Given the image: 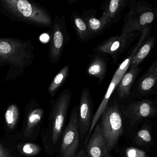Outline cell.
<instances>
[{
	"mask_svg": "<svg viewBox=\"0 0 157 157\" xmlns=\"http://www.w3.org/2000/svg\"><path fill=\"white\" fill-rule=\"evenodd\" d=\"M40 41L44 43H47L49 40V36L46 33H44L40 36Z\"/></svg>",
	"mask_w": 157,
	"mask_h": 157,
	"instance_id": "4316f807",
	"label": "cell"
},
{
	"mask_svg": "<svg viewBox=\"0 0 157 157\" xmlns=\"http://www.w3.org/2000/svg\"><path fill=\"white\" fill-rule=\"evenodd\" d=\"M125 155L126 157H149L146 151L133 147L126 149Z\"/></svg>",
	"mask_w": 157,
	"mask_h": 157,
	"instance_id": "d4e9b609",
	"label": "cell"
},
{
	"mask_svg": "<svg viewBox=\"0 0 157 157\" xmlns=\"http://www.w3.org/2000/svg\"><path fill=\"white\" fill-rule=\"evenodd\" d=\"M44 113V110L42 108H36L29 113L25 129V136H31L35 128L41 122Z\"/></svg>",
	"mask_w": 157,
	"mask_h": 157,
	"instance_id": "44dd1931",
	"label": "cell"
},
{
	"mask_svg": "<svg viewBox=\"0 0 157 157\" xmlns=\"http://www.w3.org/2000/svg\"><path fill=\"white\" fill-rule=\"evenodd\" d=\"M122 115L134 126L139 121L153 118L157 114V107L154 101L150 99L140 100L128 105L122 109Z\"/></svg>",
	"mask_w": 157,
	"mask_h": 157,
	"instance_id": "8992f818",
	"label": "cell"
},
{
	"mask_svg": "<svg viewBox=\"0 0 157 157\" xmlns=\"http://www.w3.org/2000/svg\"><path fill=\"white\" fill-rule=\"evenodd\" d=\"M4 2L5 7L20 19L47 26L52 24V20L47 13L26 0L7 1Z\"/></svg>",
	"mask_w": 157,
	"mask_h": 157,
	"instance_id": "277c9868",
	"label": "cell"
},
{
	"mask_svg": "<svg viewBox=\"0 0 157 157\" xmlns=\"http://www.w3.org/2000/svg\"><path fill=\"white\" fill-rule=\"evenodd\" d=\"M134 33L127 35L121 34L113 36L99 44L95 49L99 54L109 55L116 62L120 55L130 45L134 38Z\"/></svg>",
	"mask_w": 157,
	"mask_h": 157,
	"instance_id": "ba28073f",
	"label": "cell"
},
{
	"mask_svg": "<svg viewBox=\"0 0 157 157\" xmlns=\"http://www.w3.org/2000/svg\"><path fill=\"white\" fill-rule=\"evenodd\" d=\"M130 11L124 18V24L121 34L133 33L141 31L154 21L157 11L151 5L144 1H129Z\"/></svg>",
	"mask_w": 157,
	"mask_h": 157,
	"instance_id": "7a4b0ae2",
	"label": "cell"
},
{
	"mask_svg": "<svg viewBox=\"0 0 157 157\" xmlns=\"http://www.w3.org/2000/svg\"><path fill=\"white\" fill-rule=\"evenodd\" d=\"M155 36L149 37L146 41H145L132 58L129 67H138L139 65L149 55L155 45Z\"/></svg>",
	"mask_w": 157,
	"mask_h": 157,
	"instance_id": "ac0fdd59",
	"label": "cell"
},
{
	"mask_svg": "<svg viewBox=\"0 0 157 157\" xmlns=\"http://www.w3.org/2000/svg\"><path fill=\"white\" fill-rule=\"evenodd\" d=\"M157 81V61H153L140 80L138 90L143 95L148 94L153 90Z\"/></svg>",
	"mask_w": 157,
	"mask_h": 157,
	"instance_id": "5bb4252c",
	"label": "cell"
},
{
	"mask_svg": "<svg viewBox=\"0 0 157 157\" xmlns=\"http://www.w3.org/2000/svg\"><path fill=\"white\" fill-rule=\"evenodd\" d=\"M107 65V59L98 55L94 56L87 68V73L95 77L99 82H101L106 75Z\"/></svg>",
	"mask_w": 157,
	"mask_h": 157,
	"instance_id": "2e32d148",
	"label": "cell"
},
{
	"mask_svg": "<svg viewBox=\"0 0 157 157\" xmlns=\"http://www.w3.org/2000/svg\"><path fill=\"white\" fill-rule=\"evenodd\" d=\"M50 51V59L53 63H56L60 59L65 45L69 41L67 32L65 19L63 16H57L54 22Z\"/></svg>",
	"mask_w": 157,
	"mask_h": 157,
	"instance_id": "52a82bcc",
	"label": "cell"
},
{
	"mask_svg": "<svg viewBox=\"0 0 157 157\" xmlns=\"http://www.w3.org/2000/svg\"><path fill=\"white\" fill-rule=\"evenodd\" d=\"M140 71L139 67H130L122 77L116 87L118 97L120 99H124L129 96L131 86Z\"/></svg>",
	"mask_w": 157,
	"mask_h": 157,
	"instance_id": "4fadbf2b",
	"label": "cell"
},
{
	"mask_svg": "<svg viewBox=\"0 0 157 157\" xmlns=\"http://www.w3.org/2000/svg\"><path fill=\"white\" fill-rule=\"evenodd\" d=\"M72 97L69 89L64 90L54 102L50 118V141L53 147L56 146L63 132V128Z\"/></svg>",
	"mask_w": 157,
	"mask_h": 157,
	"instance_id": "3957f363",
	"label": "cell"
},
{
	"mask_svg": "<svg viewBox=\"0 0 157 157\" xmlns=\"http://www.w3.org/2000/svg\"><path fill=\"white\" fill-rule=\"evenodd\" d=\"M100 125L104 139L109 151L114 150L123 135L122 109L117 101L108 105L101 116Z\"/></svg>",
	"mask_w": 157,
	"mask_h": 157,
	"instance_id": "6da1fadb",
	"label": "cell"
},
{
	"mask_svg": "<svg viewBox=\"0 0 157 157\" xmlns=\"http://www.w3.org/2000/svg\"><path fill=\"white\" fill-rule=\"evenodd\" d=\"M78 114V106H75L71 111L69 121L62 134L60 157H74L78 152L80 141Z\"/></svg>",
	"mask_w": 157,
	"mask_h": 157,
	"instance_id": "5b68a950",
	"label": "cell"
},
{
	"mask_svg": "<svg viewBox=\"0 0 157 157\" xmlns=\"http://www.w3.org/2000/svg\"><path fill=\"white\" fill-rule=\"evenodd\" d=\"M71 21L74 25L77 36L82 42L88 41L90 38L89 29L86 22L77 12L73 11L71 14Z\"/></svg>",
	"mask_w": 157,
	"mask_h": 157,
	"instance_id": "d6986e66",
	"label": "cell"
},
{
	"mask_svg": "<svg viewBox=\"0 0 157 157\" xmlns=\"http://www.w3.org/2000/svg\"><path fill=\"white\" fill-rule=\"evenodd\" d=\"M96 11L93 9L84 11L81 17L89 29V40L101 34L112 25L103 13L100 19L96 17Z\"/></svg>",
	"mask_w": 157,
	"mask_h": 157,
	"instance_id": "7c38bea8",
	"label": "cell"
},
{
	"mask_svg": "<svg viewBox=\"0 0 157 157\" xmlns=\"http://www.w3.org/2000/svg\"><path fill=\"white\" fill-rule=\"evenodd\" d=\"M149 26L144 28L142 31H141V35L136 45L134 47L133 51L131 53L130 56L127 58L120 65L118 68L117 69L116 72L118 73H125L127 71L128 67L130 66L131 63V59L134 56V55L136 54V52L137 51L138 49L140 47L142 44L145 42L146 38L147 37L149 34Z\"/></svg>",
	"mask_w": 157,
	"mask_h": 157,
	"instance_id": "ffe728a7",
	"label": "cell"
},
{
	"mask_svg": "<svg viewBox=\"0 0 157 157\" xmlns=\"http://www.w3.org/2000/svg\"><path fill=\"white\" fill-rule=\"evenodd\" d=\"M0 157H12L10 151L0 143Z\"/></svg>",
	"mask_w": 157,
	"mask_h": 157,
	"instance_id": "484cf974",
	"label": "cell"
},
{
	"mask_svg": "<svg viewBox=\"0 0 157 157\" xmlns=\"http://www.w3.org/2000/svg\"><path fill=\"white\" fill-rule=\"evenodd\" d=\"M133 141L140 147H152L154 140L152 136V124L147 119L137 130L133 137Z\"/></svg>",
	"mask_w": 157,
	"mask_h": 157,
	"instance_id": "9a60e30c",
	"label": "cell"
},
{
	"mask_svg": "<svg viewBox=\"0 0 157 157\" xmlns=\"http://www.w3.org/2000/svg\"><path fill=\"white\" fill-rule=\"evenodd\" d=\"M74 157H87L85 150L82 149L76 153Z\"/></svg>",
	"mask_w": 157,
	"mask_h": 157,
	"instance_id": "83f0119b",
	"label": "cell"
},
{
	"mask_svg": "<svg viewBox=\"0 0 157 157\" xmlns=\"http://www.w3.org/2000/svg\"><path fill=\"white\" fill-rule=\"evenodd\" d=\"M125 73H117V72H115L113 78L110 82V84L108 86V89L106 90V93L99 105L96 112L93 115V117L91 125L90 128V131L89 133L86 137V139L84 141V145H86L92 133L93 130L94 128V127L96 125V124L98 123V121L100 119L101 116L102 114L105 109L107 108V106L109 105V101H110V98L112 96V94L113 93L114 91L115 90L117 86V84L120 82V80L122 78V77L124 75Z\"/></svg>",
	"mask_w": 157,
	"mask_h": 157,
	"instance_id": "8fae6325",
	"label": "cell"
},
{
	"mask_svg": "<svg viewBox=\"0 0 157 157\" xmlns=\"http://www.w3.org/2000/svg\"><path fill=\"white\" fill-rule=\"evenodd\" d=\"M24 154L28 156H34L39 153L41 148L38 145L33 143H25L21 148Z\"/></svg>",
	"mask_w": 157,
	"mask_h": 157,
	"instance_id": "cb8c5ba5",
	"label": "cell"
},
{
	"mask_svg": "<svg viewBox=\"0 0 157 157\" xmlns=\"http://www.w3.org/2000/svg\"><path fill=\"white\" fill-rule=\"evenodd\" d=\"M19 116V108L15 105H11L6 110L5 113V121L7 126L10 129L14 128Z\"/></svg>",
	"mask_w": 157,
	"mask_h": 157,
	"instance_id": "603a6c76",
	"label": "cell"
},
{
	"mask_svg": "<svg viewBox=\"0 0 157 157\" xmlns=\"http://www.w3.org/2000/svg\"><path fill=\"white\" fill-rule=\"evenodd\" d=\"M92 100L88 88H83L82 91L78 114L79 130L80 140H85L90 131L92 121Z\"/></svg>",
	"mask_w": 157,
	"mask_h": 157,
	"instance_id": "9c48e42d",
	"label": "cell"
},
{
	"mask_svg": "<svg viewBox=\"0 0 157 157\" xmlns=\"http://www.w3.org/2000/svg\"><path fill=\"white\" fill-rule=\"evenodd\" d=\"M69 71V66L67 65L60 71L54 78L48 88V92L51 94V96H54L57 91L65 82L68 76Z\"/></svg>",
	"mask_w": 157,
	"mask_h": 157,
	"instance_id": "7402d4cb",
	"label": "cell"
},
{
	"mask_svg": "<svg viewBox=\"0 0 157 157\" xmlns=\"http://www.w3.org/2000/svg\"><path fill=\"white\" fill-rule=\"evenodd\" d=\"M87 157H112L97 123L86 145Z\"/></svg>",
	"mask_w": 157,
	"mask_h": 157,
	"instance_id": "30bf717a",
	"label": "cell"
},
{
	"mask_svg": "<svg viewBox=\"0 0 157 157\" xmlns=\"http://www.w3.org/2000/svg\"><path fill=\"white\" fill-rule=\"evenodd\" d=\"M129 2L127 0H112L108 2L103 13L112 24L119 21L121 19L120 13Z\"/></svg>",
	"mask_w": 157,
	"mask_h": 157,
	"instance_id": "e0dca14e",
	"label": "cell"
}]
</instances>
